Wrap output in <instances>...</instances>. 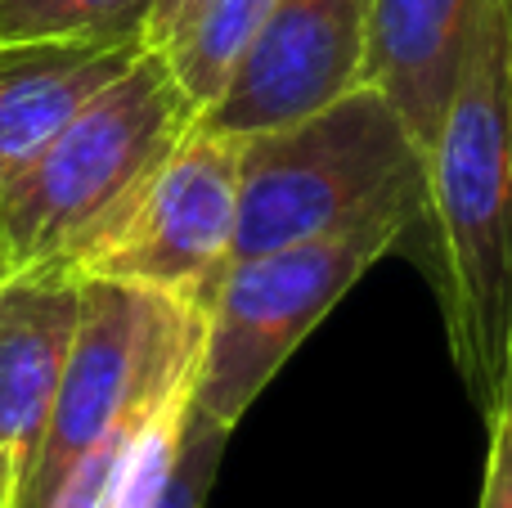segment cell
I'll return each mask as SVG.
<instances>
[{
    "label": "cell",
    "mask_w": 512,
    "mask_h": 508,
    "mask_svg": "<svg viewBox=\"0 0 512 508\" xmlns=\"http://www.w3.org/2000/svg\"><path fill=\"white\" fill-rule=\"evenodd\" d=\"M427 216L441 248L454 360L486 419L504 405L512 360V36L495 0L427 158Z\"/></svg>",
    "instance_id": "cell-1"
},
{
    "label": "cell",
    "mask_w": 512,
    "mask_h": 508,
    "mask_svg": "<svg viewBox=\"0 0 512 508\" xmlns=\"http://www.w3.org/2000/svg\"><path fill=\"white\" fill-rule=\"evenodd\" d=\"M382 212L427 216V158L369 81L306 117L243 135L234 261Z\"/></svg>",
    "instance_id": "cell-2"
},
{
    "label": "cell",
    "mask_w": 512,
    "mask_h": 508,
    "mask_svg": "<svg viewBox=\"0 0 512 508\" xmlns=\"http://www.w3.org/2000/svg\"><path fill=\"white\" fill-rule=\"evenodd\" d=\"M194 122L198 108L167 54L144 45L140 59L99 90L0 194V252L9 270H68L81 243L144 185Z\"/></svg>",
    "instance_id": "cell-3"
},
{
    "label": "cell",
    "mask_w": 512,
    "mask_h": 508,
    "mask_svg": "<svg viewBox=\"0 0 512 508\" xmlns=\"http://www.w3.org/2000/svg\"><path fill=\"white\" fill-rule=\"evenodd\" d=\"M81 324L50 432L18 508H45L63 477L117 428L144 423L198 378L207 311L117 279H81Z\"/></svg>",
    "instance_id": "cell-4"
},
{
    "label": "cell",
    "mask_w": 512,
    "mask_h": 508,
    "mask_svg": "<svg viewBox=\"0 0 512 508\" xmlns=\"http://www.w3.org/2000/svg\"><path fill=\"white\" fill-rule=\"evenodd\" d=\"M414 221L418 212H382L261 257L230 261L207 306L194 410L225 432L239 428L283 360L310 338V329L342 302L364 270L387 257L391 243L405 239Z\"/></svg>",
    "instance_id": "cell-5"
},
{
    "label": "cell",
    "mask_w": 512,
    "mask_h": 508,
    "mask_svg": "<svg viewBox=\"0 0 512 508\" xmlns=\"http://www.w3.org/2000/svg\"><path fill=\"white\" fill-rule=\"evenodd\" d=\"M243 135L198 117L144 185L90 234L68 261L81 279H117L212 306L239 234Z\"/></svg>",
    "instance_id": "cell-6"
},
{
    "label": "cell",
    "mask_w": 512,
    "mask_h": 508,
    "mask_svg": "<svg viewBox=\"0 0 512 508\" xmlns=\"http://www.w3.org/2000/svg\"><path fill=\"white\" fill-rule=\"evenodd\" d=\"M369 0H279L207 126L256 135L333 104L364 81Z\"/></svg>",
    "instance_id": "cell-7"
},
{
    "label": "cell",
    "mask_w": 512,
    "mask_h": 508,
    "mask_svg": "<svg viewBox=\"0 0 512 508\" xmlns=\"http://www.w3.org/2000/svg\"><path fill=\"white\" fill-rule=\"evenodd\" d=\"M81 275L63 266L0 279V491L18 508L50 432L68 351L81 324Z\"/></svg>",
    "instance_id": "cell-8"
},
{
    "label": "cell",
    "mask_w": 512,
    "mask_h": 508,
    "mask_svg": "<svg viewBox=\"0 0 512 508\" xmlns=\"http://www.w3.org/2000/svg\"><path fill=\"white\" fill-rule=\"evenodd\" d=\"M486 0H369L364 81L432 158Z\"/></svg>",
    "instance_id": "cell-9"
},
{
    "label": "cell",
    "mask_w": 512,
    "mask_h": 508,
    "mask_svg": "<svg viewBox=\"0 0 512 508\" xmlns=\"http://www.w3.org/2000/svg\"><path fill=\"white\" fill-rule=\"evenodd\" d=\"M149 41H0V194Z\"/></svg>",
    "instance_id": "cell-10"
},
{
    "label": "cell",
    "mask_w": 512,
    "mask_h": 508,
    "mask_svg": "<svg viewBox=\"0 0 512 508\" xmlns=\"http://www.w3.org/2000/svg\"><path fill=\"white\" fill-rule=\"evenodd\" d=\"M274 5L279 0H198L185 23L167 36V45H158L185 95L194 99L198 117L225 95L230 77L270 23Z\"/></svg>",
    "instance_id": "cell-11"
},
{
    "label": "cell",
    "mask_w": 512,
    "mask_h": 508,
    "mask_svg": "<svg viewBox=\"0 0 512 508\" xmlns=\"http://www.w3.org/2000/svg\"><path fill=\"white\" fill-rule=\"evenodd\" d=\"M153 0H0V41H149Z\"/></svg>",
    "instance_id": "cell-12"
},
{
    "label": "cell",
    "mask_w": 512,
    "mask_h": 508,
    "mask_svg": "<svg viewBox=\"0 0 512 508\" xmlns=\"http://www.w3.org/2000/svg\"><path fill=\"white\" fill-rule=\"evenodd\" d=\"M225 437H230V432H225L221 423H212L198 410H189L185 441H180L176 468H171V482H167V491H162L158 508H203L207 504L216 473H221Z\"/></svg>",
    "instance_id": "cell-13"
},
{
    "label": "cell",
    "mask_w": 512,
    "mask_h": 508,
    "mask_svg": "<svg viewBox=\"0 0 512 508\" xmlns=\"http://www.w3.org/2000/svg\"><path fill=\"white\" fill-rule=\"evenodd\" d=\"M158 414V410H153ZM144 423H131V428H117L108 441H99L68 477L63 486L50 495L45 508H113L117 504V486H122V468L126 455H131V441Z\"/></svg>",
    "instance_id": "cell-14"
},
{
    "label": "cell",
    "mask_w": 512,
    "mask_h": 508,
    "mask_svg": "<svg viewBox=\"0 0 512 508\" xmlns=\"http://www.w3.org/2000/svg\"><path fill=\"white\" fill-rule=\"evenodd\" d=\"M477 508H512V414H490V450H486V482H481Z\"/></svg>",
    "instance_id": "cell-15"
},
{
    "label": "cell",
    "mask_w": 512,
    "mask_h": 508,
    "mask_svg": "<svg viewBox=\"0 0 512 508\" xmlns=\"http://www.w3.org/2000/svg\"><path fill=\"white\" fill-rule=\"evenodd\" d=\"M198 0H153V14H149V45H167V36L185 23V14L194 9Z\"/></svg>",
    "instance_id": "cell-16"
},
{
    "label": "cell",
    "mask_w": 512,
    "mask_h": 508,
    "mask_svg": "<svg viewBox=\"0 0 512 508\" xmlns=\"http://www.w3.org/2000/svg\"><path fill=\"white\" fill-rule=\"evenodd\" d=\"M499 410L512 414V360H508V387H504V405H499ZM499 410H495V414H499Z\"/></svg>",
    "instance_id": "cell-17"
},
{
    "label": "cell",
    "mask_w": 512,
    "mask_h": 508,
    "mask_svg": "<svg viewBox=\"0 0 512 508\" xmlns=\"http://www.w3.org/2000/svg\"><path fill=\"white\" fill-rule=\"evenodd\" d=\"M499 5V14H504V23H508V36H512V0H495Z\"/></svg>",
    "instance_id": "cell-18"
},
{
    "label": "cell",
    "mask_w": 512,
    "mask_h": 508,
    "mask_svg": "<svg viewBox=\"0 0 512 508\" xmlns=\"http://www.w3.org/2000/svg\"><path fill=\"white\" fill-rule=\"evenodd\" d=\"M9 275V261H5V252H0V279H5Z\"/></svg>",
    "instance_id": "cell-19"
},
{
    "label": "cell",
    "mask_w": 512,
    "mask_h": 508,
    "mask_svg": "<svg viewBox=\"0 0 512 508\" xmlns=\"http://www.w3.org/2000/svg\"><path fill=\"white\" fill-rule=\"evenodd\" d=\"M0 508H5V491H0Z\"/></svg>",
    "instance_id": "cell-20"
}]
</instances>
